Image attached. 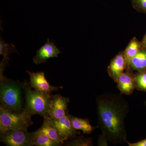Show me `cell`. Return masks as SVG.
Returning a JSON list of instances; mask_svg holds the SVG:
<instances>
[{
    "instance_id": "cell-20",
    "label": "cell",
    "mask_w": 146,
    "mask_h": 146,
    "mask_svg": "<svg viewBox=\"0 0 146 146\" xmlns=\"http://www.w3.org/2000/svg\"><path fill=\"white\" fill-rule=\"evenodd\" d=\"M131 3L135 10L146 14V0H131Z\"/></svg>"
},
{
    "instance_id": "cell-17",
    "label": "cell",
    "mask_w": 146,
    "mask_h": 146,
    "mask_svg": "<svg viewBox=\"0 0 146 146\" xmlns=\"http://www.w3.org/2000/svg\"><path fill=\"white\" fill-rule=\"evenodd\" d=\"M18 52L13 44H10L6 43L1 37L0 41V54L4 56L3 58L7 60H9V56L13 52Z\"/></svg>"
},
{
    "instance_id": "cell-19",
    "label": "cell",
    "mask_w": 146,
    "mask_h": 146,
    "mask_svg": "<svg viewBox=\"0 0 146 146\" xmlns=\"http://www.w3.org/2000/svg\"><path fill=\"white\" fill-rule=\"evenodd\" d=\"M135 80L139 88L146 91V72H141L137 74L135 77Z\"/></svg>"
},
{
    "instance_id": "cell-1",
    "label": "cell",
    "mask_w": 146,
    "mask_h": 146,
    "mask_svg": "<svg viewBox=\"0 0 146 146\" xmlns=\"http://www.w3.org/2000/svg\"><path fill=\"white\" fill-rule=\"evenodd\" d=\"M98 123L103 136L112 143L126 142L125 119L129 112L127 102L121 95L106 94L97 99Z\"/></svg>"
},
{
    "instance_id": "cell-3",
    "label": "cell",
    "mask_w": 146,
    "mask_h": 146,
    "mask_svg": "<svg viewBox=\"0 0 146 146\" xmlns=\"http://www.w3.org/2000/svg\"><path fill=\"white\" fill-rule=\"evenodd\" d=\"M25 103L23 111L31 116L38 115L43 118H49V108L51 95L33 90L29 82H23Z\"/></svg>"
},
{
    "instance_id": "cell-21",
    "label": "cell",
    "mask_w": 146,
    "mask_h": 146,
    "mask_svg": "<svg viewBox=\"0 0 146 146\" xmlns=\"http://www.w3.org/2000/svg\"><path fill=\"white\" fill-rule=\"evenodd\" d=\"M128 145L129 146H146V139L138 141L136 143H131L126 141Z\"/></svg>"
},
{
    "instance_id": "cell-8",
    "label": "cell",
    "mask_w": 146,
    "mask_h": 146,
    "mask_svg": "<svg viewBox=\"0 0 146 146\" xmlns=\"http://www.w3.org/2000/svg\"><path fill=\"white\" fill-rule=\"evenodd\" d=\"M50 120L59 136L63 141L74 138L77 134L76 130L73 128L69 115L68 114L58 119Z\"/></svg>"
},
{
    "instance_id": "cell-13",
    "label": "cell",
    "mask_w": 146,
    "mask_h": 146,
    "mask_svg": "<svg viewBox=\"0 0 146 146\" xmlns=\"http://www.w3.org/2000/svg\"><path fill=\"white\" fill-rule=\"evenodd\" d=\"M142 48L141 42L138 41L136 37H133L131 40L128 44L124 51L126 61V68H130V63L131 59Z\"/></svg>"
},
{
    "instance_id": "cell-6",
    "label": "cell",
    "mask_w": 146,
    "mask_h": 146,
    "mask_svg": "<svg viewBox=\"0 0 146 146\" xmlns=\"http://www.w3.org/2000/svg\"><path fill=\"white\" fill-rule=\"evenodd\" d=\"M27 72L29 76L30 85L33 89L36 91L51 95L53 91L63 89L62 86H54L50 85L45 77L44 72H32L27 71Z\"/></svg>"
},
{
    "instance_id": "cell-10",
    "label": "cell",
    "mask_w": 146,
    "mask_h": 146,
    "mask_svg": "<svg viewBox=\"0 0 146 146\" xmlns=\"http://www.w3.org/2000/svg\"><path fill=\"white\" fill-rule=\"evenodd\" d=\"M125 68L126 65L124 51L120 52L111 60L108 68V72L109 76L116 82L118 76Z\"/></svg>"
},
{
    "instance_id": "cell-7",
    "label": "cell",
    "mask_w": 146,
    "mask_h": 146,
    "mask_svg": "<svg viewBox=\"0 0 146 146\" xmlns=\"http://www.w3.org/2000/svg\"><path fill=\"white\" fill-rule=\"evenodd\" d=\"M70 99L60 95H51L49 108V118L57 120L67 115Z\"/></svg>"
},
{
    "instance_id": "cell-22",
    "label": "cell",
    "mask_w": 146,
    "mask_h": 146,
    "mask_svg": "<svg viewBox=\"0 0 146 146\" xmlns=\"http://www.w3.org/2000/svg\"><path fill=\"white\" fill-rule=\"evenodd\" d=\"M141 42V44H142V48H146V33L144 35L143 39H142Z\"/></svg>"
},
{
    "instance_id": "cell-2",
    "label": "cell",
    "mask_w": 146,
    "mask_h": 146,
    "mask_svg": "<svg viewBox=\"0 0 146 146\" xmlns=\"http://www.w3.org/2000/svg\"><path fill=\"white\" fill-rule=\"evenodd\" d=\"M3 74L0 72V106L11 112H23V82L9 79Z\"/></svg>"
},
{
    "instance_id": "cell-12",
    "label": "cell",
    "mask_w": 146,
    "mask_h": 146,
    "mask_svg": "<svg viewBox=\"0 0 146 146\" xmlns=\"http://www.w3.org/2000/svg\"><path fill=\"white\" fill-rule=\"evenodd\" d=\"M38 129L47 135L53 141L57 142L61 145L64 143V141L59 136L56 129L50 118H44L43 124Z\"/></svg>"
},
{
    "instance_id": "cell-14",
    "label": "cell",
    "mask_w": 146,
    "mask_h": 146,
    "mask_svg": "<svg viewBox=\"0 0 146 146\" xmlns=\"http://www.w3.org/2000/svg\"><path fill=\"white\" fill-rule=\"evenodd\" d=\"M33 145L36 146H60V144L55 142L47 135L38 130L31 133Z\"/></svg>"
},
{
    "instance_id": "cell-15",
    "label": "cell",
    "mask_w": 146,
    "mask_h": 146,
    "mask_svg": "<svg viewBox=\"0 0 146 146\" xmlns=\"http://www.w3.org/2000/svg\"><path fill=\"white\" fill-rule=\"evenodd\" d=\"M71 123L73 128L76 130H81L84 133H91L95 127L91 125L90 122L87 119L76 117L69 115Z\"/></svg>"
},
{
    "instance_id": "cell-18",
    "label": "cell",
    "mask_w": 146,
    "mask_h": 146,
    "mask_svg": "<svg viewBox=\"0 0 146 146\" xmlns=\"http://www.w3.org/2000/svg\"><path fill=\"white\" fill-rule=\"evenodd\" d=\"M91 139L89 138L79 137L75 140L68 142L66 146H90L91 145Z\"/></svg>"
},
{
    "instance_id": "cell-11",
    "label": "cell",
    "mask_w": 146,
    "mask_h": 146,
    "mask_svg": "<svg viewBox=\"0 0 146 146\" xmlns=\"http://www.w3.org/2000/svg\"><path fill=\"white\" fill-rule=\"evenodd\" d=\"M116 82L120 91L123 94L129 95L134 89V79L128 73L123 72L118 76Z\"/></svg>"
},
{
    "instance_id": "cell-4",
    "label": "cell",
    "mask_w": 146,
    "mask_h": 146,
    "mask_svg": "<svg viewBox=\"0 0 146 146\" xmlns=\"http://www.w3.org/2000/svg\"><path fill=\"white\" fill-rule=\"evenodd\" d=\"M33 123L31 116L25 111L12 112L0 106V133L9 130L28 129Z\"/></svg>"
},
{
    "instance_id": "cell-5",
    "label": "cell",
    "mask_w": 146,
    "mask_h": 146,
    "mask_svg": "<svg viewBox=\"0 0 146 146\" xmlns=\"http://www.w3.org/2000/svg\"><path fill=\"white\" fill-rule=\"evenodd\" d=\"M1 141L9 146L33 145L31 133L27 129L9 130L1 133Z\"/></svg>"
},
{
    "instance_id": "cell-16",
    "label": "cell",
    "mask_w": 146,
    "mask_h": 146,
    "mask_svg": "<svg viewBox=\"0 0 146 146\" xmlns=\"http://www.w3.org/2000/svg\"><path fill=\"white\" fill-rule=\"evenodd\" d=\"M130 68L140 71L146 69V48H142L133 58L130 62Z\"/></svg>"
},
{
    "instance_id": "cell-9",
    "label": "cell",
    "mask_w": 146,
    "mask_h": 146,
    "mask_svg": "<svg viewBox=\"0 0 146 146\" xmlns=\"http://www.w3.org/2000/svg\"><path fill=\"white\" fill-rule=\"evenodd\" d=\"M36 54L33 57V60L37 65L45 63L51 58L58 57V55L60 53L59 49L54 43L50 42L49 39H48L44 45L36 50Z\"/></svg>"
}]
</instances>
